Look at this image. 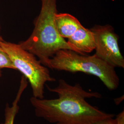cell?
<instances>
[{
	"instance_id": "6da1fadb",
	"label": "cell",
	"mask_w": 124,
	"mask_h": 124,
	"mask_svg": "<svg viewBox=\"0 0 124 124\" xmlns=\"http://www.w3.org/2000/svg\"><path fill=\"white\" fill-rule=\"evenodd\" d=\"M46 87L50 92L57 93L58 98L40 99L33 97L30 102L36 116L51 124H93L115 116L89 104L86 99L101 98L102 95L86 91L79 83L73 85L59 79L56 87L47 85Z\"/></svg>"
},
{
	"instance_id": "7a4b0ae2",
	"label": "cell",
	"mask_w": 124,
	"mask_h": 124,
	"mask_svg": "<svg viewBox=\"0 0 124 124\" xmlns=\"http://www.w3.org/2000/svg\"><path fill=\"white\" fill-rule=\"evenodd\" d=\"M41 8L34 24L31 36L18 44L23 49L35 55L45 66L49 68V60L60 50L72 49L65 39L58 33L55 16L58 13L57 0H40Z\"/></svg>"
},
{
	"instance_id": "3957f363",
	"label": "cell",
	"mask_w": 124,
	"mask_h": 124,
	"mask_svg": "<svg viewBox=\"0 0 124 124\" xmlns=\"http://www.w3.org/2000/svg\"><path fill=\"white\" fill-rule=\"evenodd\" d=\"M49 69L71 73L82 72L95 76L111 91L118 88L120 85V79L115 68L95 54L89 56L70 50H60L50 59Z\"/></svg>"
},
{
	"instance_id": "277c9868",
	"label": "cell",
	"mask_w": 124,
	"mask_h": 124,
	"mask_svg": "<svg viewBox=\"0 0 124 124\" xmlns=\"http://www.w3.org/2000/svg\"><path fill=\"white\" fill-rule=\"evenodd\" d=\"M2 48L8 53L15 70L20 71L31 85L33 97L44 98L45 85L56 79L51 76L48 68L43 65L35 55L24 49L18 44L0 41Z\"/></svg>"
},
{
	"instance_id": "5b68a950",
	"label": "cell",
	"mask_w": 124,
	"mask_h": 124,
	"mask_svg": "<svg viewBox=\"0 0 124 124\" xmlns=\"http://www.w3.org/2000/svg\"><path fill=\"white\" fill-rule=\"evenodd\" d=\"M90 30L95 38V54L115 68H124V58L119 45V37L114 28L108 24H96Z\"/></svg>"
},
{
	"instance_id": "8992f818",
	"label": "cell",
	"mask_w": 124,
	"mask_h": 124,
	"mask_svg": "<svg viewBox=\"0 0 124 124\" xmlns=\"http://www.w3.org/2000/svg\"><path fill=\"white\" fill-rule=\"evenodd\" d=\"M67 42L73 51L81 55H86L95 49L93 32L82 25L68 38Z\"/></svg>"
},
{
	"instance_id": "52a82bcc",
	"label": "cell",
	"mask_w": 124,
	"mask_h": 124,
	"mask_svg": "<svg viewBox=\"0 0 124 124\" xmlns=\"http://www.w3.org/2000/svg\"><path fill=\"white\" fill-rule=\"evenodd\" d=\"M55 22L58 33L65 39L70 37L82 25L79 20L69 13H56Z\"/></svg>"
},
{
	"instance_id": "ba28073f",
	"label": "cell",
	"mask_w": 124,
	"mask_h": 124,
	"mask_svg": "<svg viewBox=\"0 0 124 124\" xmlns=\"http://www.w3.org/2000/svg\"><path fill=\"white\" fill-rule=\"evenodd\" d=\"M27 80L24 76L22 75L19 88L12 106H10L8 103H7L5 109L4 122L1 124H14L15 117L19 109L18 103L23 91L27 87Z\"/></svg>"
},
{
	"instance_id": "9c48e42d",
	"label": "cell",
	"mask_w": 124,
	"mask_h": 124,
	"mask_svg": "<svg viewBox=\"0 0 124 124\" xmlns=\"http://www.w3.org/2000/svg\"><path fill=\"white\" fill-rule=\"evenodd\" d=\"M2 40L0 39V42ZM3 68L15 70L8 55L2 48L0 42V70Z\"/></svg>"
},
{
	"instance_id": "30bf717a",
	"label": "cell",
	"mask_w": 124,
	"mask_h": 124,
	"mask_svg": "<svg viewBox=\"0 0 124 124\" xmlns=\"http://www.w3.org/2000/svg\"><path fill=\"white\" fill-rule=\"evenodd\" d=\"M114 124H124V110L116 116L114 119Z\"/></svg>"
},
{
	"instance_id": "8fae6325",
	"label": "cell",
	"mask_w": 124,
	"mask_h": 124,
	"mask_svg": "<svg viewBox=\"0 0 124 124\" xmlns=\"http://www.w3.org/2000/svg\"><path fill=\"white\" fill-rule=\"evenodd\" d=\"M114 117H109L96 122L93 124H114Z\"/></svg>"
},
{
	"instance_id": "7c38bea8",
	"label": "cell",
	"mask_w": 124,
	"mask_h": 124,
	"mask_svg": "<svg viewBox=\"0 0 124 124\" xmlns=\"http://www.w3.org/2000/svg\"><path fill=\"white\" fill-rule=\"evenodd\" d=\"M0 39H2V37L0 36Z\"/></svg>"
},
{
	"instance_id": "4fadbf2b",
	"label": "cell",
	"mask_w": 124,
	"mask_h": 124,
	"mask_svg": "<svg viewBox=\"0 0 124 124\" xmlns=\"http://www.w3.org/2000/svg\"><path fill=\"white\" fill-rule=\"evenodd\" d=\"M1 75H2V74H1V70H0V77L1 76Z\"/></svg>"
}]
</instances>
